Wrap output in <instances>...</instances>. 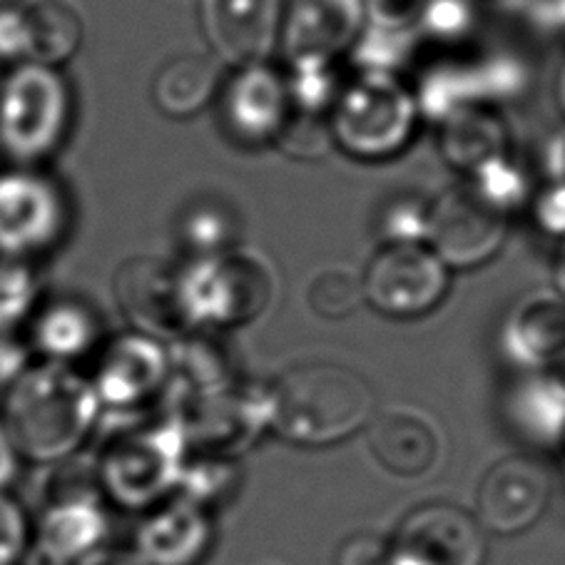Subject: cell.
Masks as SVG:
<instances>
[{
	"mask_svg": "<svg viewBox=\"0 0 565 565\" xmlns=\"http://www.w3.org/2000/svg\"><path fill=\"white\" fill-rule=\"evenodd\" d=\"M97 412L100 398L85 376L61 362H41L8 384L0 424L21 459L53 463L81 448Z\"/></svg>",
	"mask_w": 565,
	"mask_h": 565,
	"instance_id": "obj_1",
	"label": "cell"
},
{
	"mask_svg": "<svg viewBox=\"0 0 565 565\" xmlns=\"http://www.w3.org/2000/svg\"><path fill=\"white\" fill-rule=\"evenodd\" d=\"M269 428L289 444L331 446L374 416V392L342 364H299L267 388Z\"/></svg>",
	"mask_w": 565,
	"mask_h": 565,
	"instance_id": "obj_2",
	"label": "cell"
},
{
	"mask_svg": "<svg viewBox=\"0 0 565 565\" xmlns=\"http://www.w3.org/2000/svg\"><path fill=\"white\" fill-rule=\"evenodd\" d=\"M182 307L192 331L245 327L269 309L277 269L259 249L235 245L217 255L188 257L178 267Z\"/></svg>",
	"mask_w": 565,
	"mask_h": 565,
	"instance_id": "obj_3",
	"label": "cell"
},
{
	"mask_svg": "<svg viewBox=\"0 0 565 565\" xmlns=\"http://www.w3.org/2000/svg\"><path fill=\"white\" fill-rule=\"evenodd\" d=\"M334 148L354 160H392L412 145L422 113L412 85L394 73L356 71L327 115Z\"/></svg>",
	"mask_w": 565,
	"mask_h": 565,
	"instance_id": "obj_4",
	"label": "cell"
},
{
	"mask_svg": "<svg viewBox=\"0 0 565 565\" xmlns=\"http://www.w3.org/2000/svg\"><path fill=\"white\" fill-rule=\"evenodd\" d=\"M184 444L178 418L125 426L107 438L95 463L103 499L128 511L152 509L178 489L184 466Z\"/></svg>",
	"mask_w": 565,
	"mask_h": 565,
	"instance_id": "obj_5",
	"label": "cell"
},
{
	"mask_svg": "<svg viewBox=\"0 0 565 565\" xmlns=\"http://www.w3.org/2000/svg\"><path fill=\"white\" fill-rule=\"evenodd\" d=\"M71 120V85L57 67L25 61L0 83V150L18 168H33L55 154Z\"/></svg>",
	"mask_w": 565,
	"mask_h": 565,
	"instance_id": "obj_6",
	"label": "cell"
},
{
	"mask_svg": "<svg viewBox=\"0 0 565 565\" xmlns=\"http://www.w3.org/2000/svg\"><path fill=\"white\" fill-rule=\"evenodd\" d=\"M531 83L529 65L505 51H481L473 55L451 53L428 57L418 67L412 93L422 120L438 125L469 107H493L519 100Z\"/></svg>",
	"mask_w": 565,
	"mask_h": 565,
	"instance_id": "obj_7",
	"label": "cell"
},
{
	"mask_svg": "<svg viewBox=\"0 0 565 565\" xmlns=\"http://www.w3.org/2000/svg\"><path fill=\"white\" fill-rule=\"evenodd\" d=\"M174 418L184 444L198 448L200 456L232 461L255 446L269 424L267 388L237 379L210 392L182 394Z\"/></svg>",
	"mask_w": 565,
	"mask_h": 565,
	"instance_id": "obj_8",
	"label": "cell"
},
{
	"mask_svg": "<svg viewBox=\"0 0 565 565\" xmlns=\"http://www.w3.org/2000/svg\"><path fill=\"white\" fill-rule=\"evenodd\" d=\"M364 305L388 319H418L434 311L451 289V269L424 242L382 245L362 275Z\"/></svg>",
	"mask_w": 565,
	"mask_h": 565,
	"instance_id": "obj_9",
	"label": "cell"
},
{
	"mask_svg": "<svg viewBox=\"0 0 565 565\" xmlns=\"http://www.w3.org/2000/svg\"><path fill=\"white\" fill-rule=\"evenodd\" d=\"M511 217L481 198L469 180L428 198L424 245L448 269H473L499 255Z\"/></svg>",
	"mask_w": 565,
	"mask_h": 565,
	"instance_id": "obj_10",
	"label": "cell"
},
{
	"mask_svg": "<svg viewBox=\"0 0 565 565\" xmlns=\"http://www.w3.org/2000/svg\"><path fill=\"white\" fill-rule=\"evenodd\" d=\"M67 227V202L55 180L33 168L0 172V259L43 255Z\"/></svg>",
	"mask_w": 565,
	"mask_h": 565,
	"instance_id": "obj_11",
	"label": "cell"
},
{
	"mask_svg": "<svg viewBox=\"0 0 565 565\" xmlns=\"http://www.w3.org/2000/svg\"><path fill=\"white\" fill-rule=\"evenodd\" d=\"M105 535L107 513L95 469L90 476L77 473L73 481H57L41 519L33 523L35 548L51 565L85 561L87 555L100 551Z\"/></svg>",
	"mask_w": 565,
	"mask_h": 565,
	"instance_id": "obj_12",
	"label": "cell"
},
{
	"mask_svg": "<svg viewBox=\"0 0 565 565\" xmlns=\"http://www.w3.org/2000/svg\"><path fill=\"white\" fill-rule=\"evenodd\" d=\"M486 555L483 525L454 503L418 505L392 541V565H483Z\"/></svg>",
	"mask_w": 565,
	"mask_h": 565,
	"instance_id": "obj_13",
	"label": "cell"
},
{
	"mask_svg": "<svg viewBox=\"0 0 565 565\" xmlns=\"http://www.w3.org/2000/svg\"><path fill=\"white\" fill-rule=\"evenodd\" d=\"M366 25L362 0H287L277 51L287 65L342 63Z\"/></svg>",
	"mask_w": 565,
	"mask_h": 565,
	"instance_id": "obj_14",
	"label": "cell"
},
{
	"mask_svg": "<svg viewBox=\"0 0 565 565\" xmlns=\"http://www.w3.org/2000/svg\"><path fill=\"white\" fill-rule=\"evenodd\" d=\"M113 291L132 331L162 344L194 334L184 315L174 265L154 257H132L115 271Z\"/></svg>",
	"mask_w": 565,
	"mask_h": 565,
	"instance_id": "obj_15",
	"label": "cell"
},
{
	"mask_svg": "<svg viewBox=\"0 0 565 565\" xmlns=\"http://www.w3.org/2000/svg\"><path fill=\"white\" fill-rule=\"evenodd\" d=\"M220 105L224 128L237 142L252 148L275 145L295 113L285 71H277L269 61L235 67L220 87Z\"/></svg>",
	"mask_w": 565,
	"mask_h": 565,
	"instance_id": "obj_16",
	"label": "cell"
},
{
	"mask_svg": "<svg viewBox=\"0 0 565 565\" xmlns=\"http://www.w3.org/2000/svg\"><path fill=\"white\" fill-rule=\"evenodd\" d=\"M281 0H200V28L212 57L242 67L277 51Z\"/></svg>",
	"mask_w": 565,
	"mask_h": 565,
	"instance_id": "obj_17",
	"label": "cell"
},
{
	"mask_svg": "<svg viewBox=\"0 0 565 565\" xmlns=\"http://www.w3.org/2000/svg\"><path fill=\"white\" fill-rule=\"evenodd\" d=\"M551 499V476L529 456H509L493 463L479 486V523L495 535L529 531Z\"/></svg>",
	"mask_w": 565,
	"mask_h": 565,
	"instance_id": "obj_18",
	"label": "cell"
},
{
	"mask_svg": "<svg viewBox=\"0 0 565 565\" xmlns=\"http://www.w3.org/2000/svg\"><path fill=\"white\" fill-rule=\"evenodd\" d=\"M168 382V347L140 331H128L103 349L90 384L100 404L132 408L158 396Z\"/></svg>",
	"mask_w": 565,
	"mask_h": 565,
	"instance_id": "obj_19",
	"label": "cell"
},
{
	"mask_svg": "<svg viewBox=\"0 0 565 565\" xmlns=\"http://www.w3.org/2000/svg\"><path fill=\"white\" fill-rule=\"evenodd\" d=\"M501 349L523 369H545L565 354V299L558 291L535 289L515 301L503 319Z\"/></svg>",
	"mask_w": 565,
	"mask_h": 565,
	"instance_id": "obj_20",
	"label": "cell"
},
{
	"mask_svg": "<svg viewBox=\"0 0 565 565\" xmlns=\"http://www.w3.org/2000/svg\"><path fill=\"white\" fill-rule=\"evenodd\" d=\"M212 545V523L202 505L184 495L162 501L142 521L138 553L145 565H198Z\"/></svg>",
	"mask_w": 565,
	"mask_h": 565,
	"instance_id": "obj_21",
	"label": "cell"
},
{
	"mask_svg": "<svg viewBox=\"0 0 565 565\" xmlns=\"http://www.w3.org/2000/svg\"><path fill=\"white\" fill-rule=\"evenodd\" d=\"M501 412L521 441L553 448L565 436V379L548 369H529L505 388Z\"/></svg>",
	"mask_w": 565,
	"mask_h": 565,
	"instance_id": "obj_22",
	"label": "cell"
},
{
	"mask_svg": "<svg viewBox=\"0 0 565 565\" xmlns=\"http://www.w3.org/2000/svg\"><path fill=\"white\" fill-rule=\"evenodd\" d=\"M372 451L388 471L404 479H422L441 456V436L431 418L414 408H388L369 434Z\"/></svg>",
	"mask_w": 565,
	"mask_h": 565,
	"instance_id": "obj_23",
	"label": "cell"
},
{
	"mask_svg": "<svg viewBox=\"0 0 565 565\" xmlns=\"http://www.w3.org/2000/svg\"><path fill=\"white\" fill-rule=\"evenodd\" d=\"M438 152L463 178L511 152L509 125L493 107H469L436 125Z\"/></svg>",
	"mask_w": 565,
	"mask_h": 565,
	"instance_id": "obj_24",
	"label": "cell"
},
{
	"mask_svg": "<svg viewBox=\"0 0 565 565\" xmlns=\"http://www.w3.org/2000/svg\"><path fill=\"white\" fill-rule=\"evenodd\" d=\"M222 83L217 57L184 53L162 63L152 81V103L168 118L188 120L220 95Z\"/></svg>",
	"mask_w": 565,
	"mask_h": 565,
	"instance_id": "obj_25",
	"label": "cell"
},
{
	"mask_svg": "<svg viewBox=\"0 0 565 565\" xmlns=\"http://www.w3.org/2000/svg\"><path fill=\"white\" fill-rule=\"evenodd\" d=\"M100 339V324L81 301H53L35 317L33 344L45 362L67 364L90 352Z\"/></svg>",
	"mask_w": 565,
	"mask_h": 565,
	"instance_id": "obj_26",
	"label": "cell"
},
{
	"mask_svg": "<svg viewBox=\"0 0 565 565\" xmlns=\"http://www.w3.org/2000/svg\"><path fill=\"white\" fill-rule=\"evenodd\" d=\"M31 25V61L57 67L81 51L85 25L77 8L67 0H38L28 8Z\"/></svg>",
	"mask_w": 565,
	"mask_h": 565,
	"instance_id": "obj_27",
	"label": "cell"
},
{
	"mask_svg": "<svg viewBox=\"0 0 565 565\" xmlns=\"http://www.w3.org/2000/svg\"><path fill=\"white\" fill-rule=\"evenodd\" d=\"M481 25L479 0H424L416 31L422 43H436L459 51Z\"/></svg>",
	"mask_w": 565,
	"mask_h": 565,
	"instance_id": "obj_28",
	"label": "cell"
},
{
	"mask_svg": "<svg viewBox=\"0 0 565 565\" xmlns=\"http://www.w3.org/2000/svg\"><path fill=\"white\" fill-rule=\"evenodd\" d=\"M285 81L291 107L297 113L327 118L331 105L342 93L347 75L342 73V63H305L287 65Z\"/></svg>",
	"mask_w": 565,
	"mask_h": 565,
	"instance_id": "obj_29",
	"label": "cell"
},
{
	"mask_svg": "<svg viewBox=\"0 0 565 565\" xmlns=\"http://www.w3.org/2000/svg\"><path fill=\"white\" fill-rule=\"evenodd\" d=\"M463 180H469L481 198L489 200L493 207H499L509 217L531 202L535 190L529 172H525L519 158H513V152H505L503 158L489 162L486 168Z\"/></svg>",
	"mask_w": 565,
	"mask_h": 565,
	"instance_id": "obj_30",
	"label": "cell"
},
{
	"mask_svg": "<svg viewBox=\"0 0 565 565\" xmlns=\"http://www.w3.org/2000/svg\"><path fill=\"white\" fill-rule=\"evenodd\" d=\"M182 242L190 257L217 255L237 245V220L217 202L192 204L182 217Z\"/></svg>",
	"mask_w": 565,
	"mask_h": 565,
	"instance_id": "obj_31",
	"label": "cell"
},
{
	"mask_svg": "<svg viewBox=\"0 0 565 565\" xmlns=\"http://www.w3.org/2000/svg\"><path fill=\"white\" fill-rule=\"evenodd\" d=\"M422 43L416 31H382V28L364 25L362 35L349 57L356 63V71L394 73L412 61Z\"/></svg>",
	"mask_w": 565,
	"mask_h": 565,
	"instance_id": "obj_32",
	"label": "cell"
},
{
	"mask_svg": "<svg viewBox=\"0 0 565 565\" xmlns=\"http://www.w3.org/2000/svg\"><path fill=\"white\" fill-rule=\"evenodd\" d=\"M364 305L362 281L342 267L319 271L309 285V307L321 319H344Z\"/></svg>",
	"mask_w": 565,
	"mask_h": 565,
	"instance_id": "obj_33",
	"label": "cell"
},
{
	"mask_svg": "<svg viewBox=\"0 0 565 565\" xmlns=\"http://www.w3.org/2000/svg\"><path fill=\"white\" fill-rule=\"evenodd\" d=\"M35 297L38 285L25 262L0 259V334H8L31 315Z\"/></svg>",
	"mask_w": 565,
	"mask_h": 565,
	"instance_id": "obj_34",
	"label": "cell"
},
{
	"mask_svg": "<svg viewBox=\"0 0 565 565\" xmlns=\"http://www.w3.org/2000/svg\"><path fill=\"white\" fill-rule=\"evenodd\" d=\"M237 479V466L232 461L222 459H207V456H200L194 463L184 461L182 473H180V489L184 499L198 503L204 509V503L217 501L220 495L230 489Z\"/></svg>",
	"mask_w": 565,
	"mask_h": 565,
	"instance_id": "obj_35",
	"label": "cell"
},
{
	"mask_svg": "<svg viewBox=\"0 0 565 565\" xmlns=\"http://www.w3.org/2000/svg\"><path fill=\"white\" fill-rule=\"evenodd\" d=\"M275 145L281 152L291 154V158L317 160L324 158V154L334 148V140H331L327 118L295 110L289 122L285 125V130L279 132Z\"/></svg>",
	"mask_w": 565,
	"mask_h": 565,
	"instance_id": "obj_36",
	"label": "cell"
},
{
	"mask_svg": "<svg viewBox=\"0 0 565 565\" xmlns=\"http://www.w3.org/2000/svg\"><path fill=\"white\" fill-rule=\"evenodd\" d=\"M426 214L428 198H396L384 207L379 217V232L382 245H402V242H424L426 239Z\"/></svg>",
	"mask_w": 565,
	"mask_h": 565,
	"instance_id": "obj_37",
	"label": "cell"
},
{
	"mask_svg": "<svg viewBox=\"0 0 565 565\" xmlns=\"http://www.w3.org/2000/svg\"><path fill=\"white\" fill-rule=\"evenodd\" d=\"M33 523L21 503L0 491V565H21L31 551Z\"/></svg>",
	"mask_w": 565,
	"mask_h": 565,
	"instance_id": "obj_38",
	"label": "cell"
},
{
	"mask_svg": "<svg viewBox=\"0 0 565 565\" xmlns=\"http://www.w3.org/2000/svg\"><path fill=\"white\" fill-rule=\"evenodd\" d=\"M529 207L541 232L561 242L565 239V182L548 180L541 184L539 190H533Z\"/></svg>",
	"mask_w": 565,
	"mask_h": 565,
	"instance_id": "obj_39",
	"label": "cell"
},
{
	"mask_svg": "<svg viewBox=\"0 0 565 565\" xmlns=\"http://www.w3.org/2000/svg\"><path fill=\"white\" fill-rule=\"evenodd\" d=\"M31 61V25L28 11L18 6H0V63Z\"/></svg>",
	"mask_w": 565,
	"mask_h": 565,
	"instance_id": "obj_40",
	"label": "cell"
},
{
	"mask_svg": "<svg viewBox=\"0 0 565 565\" xmlns=\"http://www.w3.org/2000/svg\"><path fill=\"white\" fill-rule=\"evenodd\" d=\"M362 3L366 25L382 31H416L424 8V0H362Z\"/></svg>",
	"mask_w": 565,
	"mask_h": 565,
	"instance_id": "obj_41",
	"label": "cell"
},
{
	"mask_svg": "<svg viewBox=\"0 0 565 565\" xmlns=\"http://www.w3.org/2000/svg\"><path fill=\"white\" fill-rule=\"evenodd\" d=\"M337 565H392V541L382 533L359 531L339 545Z\"/></svg>",
	"mask_w": 565,
	"mask_h": 565,
	"instance_id": "obj_42",
	"label": "cell"
},
{
	"mask_svg": "<svg viewBox=\"0 0 565 565\" xmlns=\"http://www.w3.org/2000/svg\"><path fill=\"white\" fill-rule=\"evenodd\" d=\"M533 18L545 33L565 43V0H531Z\"/></svg>",
	"mask_w": 565,
	"mask_h": 565,
	"instance_id": "obj_43",
	"label": "cell"
},
{
	"mask_svg": "<svg viewBox=\"0 0 565 565\" xmlns=\"http://www.w3.org/2000/svg\"><path fill=\"white\" fill-rule=\"evenodd\" d=\"M543 164L545 172H548V180L565 182V128L553 132L548 142H545Z\"/></svg>",
	"mask_w": 565,
	"mask_h": 565,
	"instance_id": "obj_44",
	"label": "cell"
},
{
	"mask_svg": "<svg viewBox=\"0 0 565 565\" xmlns=\"http://www.w3.org/2000/svg\"><path fill=\"white\" fill-rule=\"evenodd\" d=\"M18 463H21V456H18L13 441L0 424V491H8V486L15 481Z\"/></svg>",
	"mask_w": 565,
	"mask_h": 565,
	"instance_id": "obj_45",
	"label": "cell"
},
{
	"mask_svg": "<svg viewBox=\"0 0 565 565\" xmlns=\"http://www.w3.org/2000/svg\"><path fill=\"white\" fill-rule=\"evenodd\" d=\"M77 565H145V561L128 551H95Z\"/></svg>",
	"mask_w": 565,
	"mask_h": 565,
	"instance_id": "obj_46",
	"label": "cell"
},
{
	"mask_svg": "<svg viewBox=\"0 0 565 565\" xmlns=\"http://www.w3.org/2000/svg\"><path fill=\"white\" fill-rule=\"evenodd\" d=\"M553 281H555V291L565 299V239L561 242V249H558V257H555V265H553Z\"/></svg>",
	"mask_w": 565,
	"mask_h": 565,
	"instance_id": "obj_47",
	"label": "cell"
},
{
	"mask_svg": "<svg viewBox=\"0 0 565 565\" xmlns=\"http://www.w3.org/2000/svg\"><path fill=\"white\" fill-rule=\"evenodd\" d=\"M553 93H555V105H558V110L563 113V118H565V61L558 67V75H555Z\"/></svg>",
	"mask_w": 565,
	"mask_h": 565,
	"instance_id": "obj_48",
	"label": "cell"
},
{
	"mask_svg": "<svg viewBox=\"0 0 565 565\" xmlns=\"http://www.w3.org/2000/svg\"><path fill=\"white\" fill-rule=\"evenodd\" d=\"M259 565H287V563H281V561H267V563H259Z\"/></svg>",
	"mask_w": 565,
	"mask_h": 565,
	"instance_id": "obj_49",
	"label": "cell"
}]
</instances>
